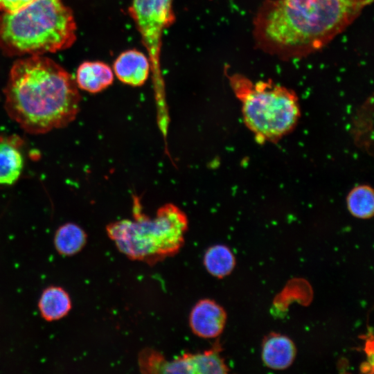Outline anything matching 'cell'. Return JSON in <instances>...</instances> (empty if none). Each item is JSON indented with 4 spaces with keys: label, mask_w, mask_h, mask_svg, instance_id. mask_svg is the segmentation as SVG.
I'll list each match as a JSON object with an SVG mask.
<instances>
[{
    "label": "cell",
    "mask_w": 374,
    "mask_h": 374,
    "mask_svg": "<svg viewBox=\"0 0 374 374\" xmlns=\"http://www.w3.org/2000/svg\"><path fill=\"white\" fill-rule=\"evenodd\" d=\"M75 38L73 14L62 0H35L0 15V50L9 56L55 53L70 47Z\"/></svg>",
    "instance_id": "obj_3"
},
{
    "label": "cell",
    "mask_w": 374,
    "mask_h": 374,
    "mask_svg": "<svg viewBox=\"0 0 374 374\" xmlns=\"http://www.w3.org/2000/svg\"><path fill=\"white\" fill-rule=\"evenodd\" d=\"M296 348L286 335L272 332L262 341L261 357L264 364L274 370H284L294 362Z\"/></svg>",
    "instance_id": "obj_10"
},
{
    "label": "cell",
    "mask_w": 374,
    "mask_h": 374,
    "mask_svg": "<svg viewBox=\"0 0 374 374\" xmlns=\"http://www.w3.org/2000/svg\"><path fill=\"white\" fill-rule=\"evenodd\" d=\"M133 219L109 224L106 231L116 248L131 260L153 265L178 253L188 229L186 213L173 204L158 208L154 217L145 215L134 197Z\"/></svg>",
    "instance_id": "obj_4"
},
{
    "label": "cell",
    "mask_w": 374,
    "mask_h": 374,
    "mask_svg": "<svg viewBox=\"0 0 374 374\" xmlns=\"http://www.w3.org/2000/svg\"><path fill=\"white\" fill-rule=\"evenodd\" d=\"M373 0H265L253 21L256 46L287 60L319 51L345 30Z\"/></svg>",
    "instance_id": "obj_1"
},
{
    "label": "cell",
    "mask_w": 374,
    "mask_h": 374,
    "mask_svg": "<svg viewBox=\"0 0 374 374\" xmlns=\"http://www.w3.org/2000/svg\"><path fill=\"white\" fill-rule=\"evenodd\" d=\"M38 306L44 319L55 321L69 313L71 308V301L69 294L63 288L51 286L43 291Z\"/></svg>",
    "instance_id": "obj_13"
},
{
    "label": "cell",
    "mask_w": 374,
    "mask_h": 374,
    "mask_svg": "<svg viewBox=\"0 0 374 374\" xmlns=\"http://www.w3.org/2000/svg\"><path fill=\"white\" fill-rule=\"evenodd\" d=\"M87 237L85 231L79 225L66 223L60 226L55 233V247L62 255L72 256L84 247Z\"/></svg>",
    "instance_id": "obj_15"
},
{
    "label": "cell",
    "mask_w": 374,
    "mask_h": 374,
    "mask_svg": "<svg viewBox=\"0 0 374 374\" xmlns=\"http://www.w3.org/2000/svg\"><path fill=\"white\" fill-rule=\"evenodd\" d=\"M350 213L359 219L371 218L374 213V193L371 186L361 184L355 186L346 197Z\"/></svg>",
    "instance_id": "obj_16"
},
{
    "label": "cell",
    "mask_w": 374,
    "mask_h": 374,
    "mask_svg": "<svg viewBox=\"0 0 374 374\" xmlns=\"http://www.w3.org/2000/svg\"><path fill=\"white\" fill-rule=\"evenodd\" d=\"M227 78L241 103L244 123L258 143H276L295 128L301 109L294 91L269 80L253 82L240 73Z\"/></svg>",
    "instance_id": "obj_5"
},
{
    "label": "cell",
    "mask_w": 374,
    "mask_h": 374,
    "mask_svg": "<svg viewBox=\"0 0 374 374\" xmlns=\"http://www.w3.org/2000/svg\"><path fill=\"white\" fill-rule=\"evenodd\" d=\"M220 351L217 344L202 353H184L168 361L158 351L146 348L139 356V366L141 372L148 373H227L229 368Z\"/></svg>",
    "instance_id": "obj_7"
},
{
    "label": "cell",
    "mask_w": 374,
    "mask_h": 374,
    "mask_svg": "<svg viewBox=\"0 0 374 374\" xmlns=\"http://www.w3.org/2000/svg\"><path fill=\"white\" fill-rule=\"evenodd\" d=\"M75 82L78 88L96 93L109 87L114 81L111 67L100 61H85L77 69Z\"/></svg>",
    "instance_id": "obj_12"
},
{
    "label": "cell",
    "mask_w": 374,
    "mask_h": 374,
    "mask_svg": "<svg viewBox=\"0 0 374 374\" xmlns=\"http://www.w3.org/2000/svg\"><path fill=\"white\" fill-rule=\"evenodd\" d=\"M226 319V312L222 306L212 299H204L193 307L189 326L192 332L199 337L215 338L223 332Z\"/></svg>",
    "instance_id": "obj_8"
},
{
    "label": "cell",
    "mask_w": 374,
    "mask_h": 374,
    "mask_svg": "<svg viewBox=\"0 0 374 374\" xmlns=\"http://www.w3.org/2000/svg\"><path fill=\"white\" fill-rule=\"evenodd\" d=\"M173 0H132L129 13L148 51L158 102L163 103L164 84L161 68L162 36L175 19Z\"/></svg>",
    "instance_id": "obj_6"
},
{
    "label": "cell",
    "mask_w": 374,
    "mask_h": 374,
    "mask_svg": "<svg viewBox=\"0 0 374 374\" xmlns=\"http://www.w3.org/2000/svg\"><path fill=\"white\" fill-rule=\"evenodd\" d=\"M114 72L123 83L140 87L148 80L150 62L148 56L136 49L121 53L114 62Z\"/></svg>",
    "instance_id": "obj_9"
},
{
    "label": "cell",
    "mask_w": 374,
    "mask_h": 374,
    "mask_svg": "<svg viewBox=\"0 0 374 374\" xmlns=\"http://www.w3.org/2000/svg\"><path fill=\"white\" fill-rule=\"evenodd\" d=\"M3 91L8 115L31 134L67 126L80 108L81 96L73 77L41 55L17 60Z\"/></svg>",
    "instance_id": "obj_2"
},
{
    "label": "cell",
    "mask_w": 374,
    "mask_h": 374,
    "mask_svg": "<svg viewBox=\"0 0 374 374\" xmlns=\"http://www.w3.org/2000/svg\"><path fill=\"white\" fill-rule=\"evenodd\" d=\"M21 144L15 136H0V185H12L19 178L24 166Z\"/></svg>",
    "instance_id": "obj_11"
},
{
    "label": "cell",
    "mask_w": 374,
    "mask_h": 374,
    "mask_svg": "<svg viewBox=\"0 0 374 374\" xmlns=\"http://www.w3.org/2000/svg\"><path fill=\"white\" fill-rule=\"evenodd\" d=\"M35 0H0V10L12 12L28 5Z\"/></svg>",
    "instance_id": "obj_17"
},
{
    "label": "cell",
    "mask_w": 374,
    "mask_h": 374,
    "mask_svg": "<svg viewBox=\"0 0 374 374\" xmlns=\"http://www.w3.org/2000/svg\"><path fill=\"white\" fill-rule=\"evenodd\" d=\"M207 271L218 278L229 275L235 266V258L231 250L223 244L210 247L203 258Z\"/></svg>",
    "instance_id": "obj_14"
}]
</instances>
